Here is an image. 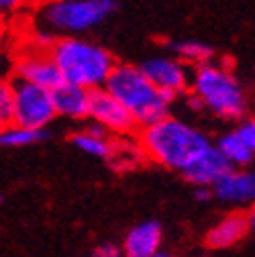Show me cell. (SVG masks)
<instances>
[{
  "label": "cell",
  "mask_w": 255,
  "mask_h": 257,
  "mask_svg": "<svg viewBox=\"0 0 255 257\" xmlns=\"http://www.w3.org/2000/svg\"><path fill=\"white\" fill-rule=\"evenodd\" d=\"M139 145L145 153V159L184 174V170L212 143L200 128L180 118L166 116L141 128Z\"/></svg>",
  "instance_id": "obj_1"
},
{
  "label": "cell",
  "mask_w": 255,
  "mask_h": 257,
  "mask_svg": "<svg viewBox=\"0 0 255 257\" xmlns=\"http://www.w3.org/2000/svg\"><path fill=\"white\" fill-rule=\"evenodd\" d=\"M49 55L55 61L63 82L80 86L88 92L104 88L116 66L114 57L102 45L82 37L55 39Z\"/></svg>",
  "instance_id": "obj_2"
},
{
  "label": "cell",
  "mask_w": 255,
  "mask_h": 257,
  "mask_svg": "<svg viewBox=\"0 0 255 257\" xmlns=\"http://www.w3.org/2000/svg\"><path fill=\"white\" fill-rule=\"evenodd\" d=\"M192 104L208 108L220 118H243L247 110V94L239 78L231 72V63H204L196 68L190 82Z\"/></svg>",
  "instance_id": "obj_3"
},
{
  "label": "cell",
  "mask_w": 255,
  "mask_h": 257,
  "mask_svg": "<svg viewBox=\"0 0 255 257\" xmlns=\"http://www.w3.org/2000/svg\"><path fill=\"white\" fill-rule=\"evenodd\" d=\"M104 90L133 114L141 128L166 118L174 100L159 92L145 78L139 66L131 63H116L104 84Z\"/></svg>",
  "instance_id": "obj_4"
},
{
  "label": "cell",
  "mask_w": 255,
  "mask_h": 257,
  "mask_svg": "<svg viewBox=\"0 0 255 257\" xmlns=\"http://www.w3.org/2000/svg\"><path fill=\"white\" fill-rule=\"evenodd\" d=\"M114 11L116 3L112 0H57L41 7L39 27L53 37H78L100 25Z\"/></svg>",
  "instance_id": "obj_5"
},
{
  "label": "cell",
  "mask_w": 255,
  "mask_h": 257,
  "mask_svg": "<svg viewBox=\"0 0 255 257\" xmlns=\"http://www.w3.org/2000/svg\"><path fill=\"white\" fill-rule=\"evenodd\" d=\"M15 86V110H13V124L45 131V126L55 118V104L51 90L17 82Z\"/></svg>",
  "instance_id": "obj_6"
},
{
  "label": "cell",
  "mask_w": 255,
  "mask_h": 257,
  "mask_svg": "<svg viewBox=\"0 0 255 257\" xmlns=\"http://www.w3.org/2000/svg\"><path fill=\"white\" fill-rule=\"evenodd\" d=\"M139 68L145 78L170 98H176L178 94L186 92L190 88V82H192V74H190L188 66L176 57L155 55L145 59Z\"/></svg>",
  "instance_id": "obj_7"
},
{
  "label": "cell",
  "mask_w": 255,
  "mask_h": 257,
  "mask_svg": "<svg viewBox=\"0 0 255 257\" xmlns=\"http://www.w3.org/2000/svg\"><path fill=\"white\" fill-rule=\"evenodd\" d=\"M88 116L94 120V124L104 128L108 135H118V137L131 135L135 131V126H139L133 114L118 100H114L104 88L90 92Z\"/></svg>",
  "instance_id": "obj_8"
},
{
  "label": "cell",
  "mask_w": 255,
  "mask_h": 257,
  "mask_svg": "<svg viewBox=\"0 0 255 257\" xmlns=\"http://www.w3.org/2000/svg\"><path fill=\"white\" fill-rule=\"evenodd\" d=\"M15 74L19 82H27V84H33L45 90H55L63 82L51 55L45 51H33V49L23 53L17 59Z\"/></svg>",
  "instance_id": "obj_9"
},
{
  "label": "cell",
  "mask_w": 255,
  "mask_h": 257,
  "mask_svg": "<svg viewBox=\"0 0 255 257\" xmlns=\"http://www.w3.org/2000/svg\"><path fill=\"white\" fill-rule=\"evenodd\" d=\"M231 170L233 168L229 166L227 159L218 153L214 145H210L200 157H196L184 170V178L196 188H214Z\"/></svg>",
  "instance_id": "obj_10"
},
{
  "label": "cell",
  "mask_w": 255,
  "mask_h": 257,
  "mask_svg": "<svg viewBox=\"0 0 255 257\" xmlns=\"http://www.w3.org/2000/svg\"><path fill=\"white\" fill-rule=\"evenodd\" d=\"M212 194L227 204L255 202V172L253 170H231L212 188Z\"/></svg>",
  "instance_id": "obj_11"
},
{
  "label": "cell",
  "mask_w": 255,
  "mask_h": 257,
  "mask_svg": "<svg viewBox=\"0 0 255 257\" xmlns=\"http://www.w3.org/2000/svg\"><path fill=\"white\" fill-rule=\"evenodd\" d=\"M162 224L155 220H145L139 222L126 233L120 249L124 257H151L159 253V245H162Z\"/></svg>",
  "instance_id": "obj_12"
},
{
  "label": "cell",
  "mask_w": 255,
  "mask_h": 257,
  "mask_svg": "<svg viewBox=\"0 0 255 257\" xmlns=\"http://www.w3.org/2000/svg\"><path fill=\"white\" fill-rule=\"evenodd\" d=\"M53 94V104H55V112L63 114L68 118H84L88 116L90 110V92L68 84V82H61L55 90H51Z\"/></svg>",
  "instance_id": "obj_13"
},
{
  "label": "cell",
  "mask_w": 255,
  "mask_h": 257,
  "mask_svg": "<svg viewBox=\"0 0 255 257\" xmlns=\"http://www.w3.org/2000/svg\"><path fill=\"white\" fill-rule=\"evenodd\" d=\"M249 233L247 214L231 212L222 220H218L214 227L206 233V245L212 249H227L239 243Z\"/></svg>",
  "instance_id": "obj_14"
},
{
  "label": "cell",
  "mask_w": 255,
  "mask_h": 257,
  "mask_svg": "<svg viewBox=\"0 0 255 257\" xmlns=\"http://www.w3.org/2000/svg\"><path fill=\"white\" fill-rule=\"evenodd\" d=\"M72 143L82 149L84 153L88 155H96V157H108L110 155V149H112V141L108 137V133L104 128H100L98 124H90L84 131L76 133L72 137Z\"/></svg>",
  "instance_id": "obj_15"
},
{
  "label": "cell",
  "mask_w": 255,
  "mask_h": 257,
  "mask_svg": "<svg viewBox=\"0 0 255 257\" xmlns=\"http://www.w3.org/2000/svg\"><path fill=\"white\" fill-rule=\"evenodd\" d=\"M216 149H218V153L222 155L229 162V166L233 168V170H239V168H245V166H249L251 162H253V153L247 149V145L241 141V137L235 133V131H231V133H225L218 141H216V145H214Z\"/></svg>",
  "instance_id": "obj_16"
},
{
  "label": "cell",
  "mask_w": 255,
  "mask_h": 257,
  "mask_svg": "<svg viewBox=\"0 0 255 257\" xmlns=\"http://www.w3.org/2000/svg\"><path fill=\"white\" fill-rule=\"evenodd\" d=\"M110 164L114 170H131V168H137L143 159H145V153L139 145V141H131V139H120V141H112V149H110Z\"/></svg>",
  "instance_id": "obj_17"
},
{
  "label": "cell",
  "mask_w": 255,
  "mask_h": 257,
  "mask_svg": "<svg viewBox=\"0 0 255 257\" xmlns=\"http://www.w3.org/2000/svg\"><path fill=\"white\" fill-rule=\"evenodd\" d=\"M168 49L182 63H196L198 68L204 66V63H210L212 59V49L200 41H176V43H170Z\"/></svg>",
  "instance_id": "obj_18"
},
{
  "label": "cell",
  "mask_w": 255,
  "mask_h": 257,
  "mask_svg": "<svg viewBox=\"0 0 255 257\" xmlns=\"http://www.w3.org/2000/svg\"><path fill=\"white\" fill-rule=\"evenodd\" d=\"M43 139H45V131H35V128H25L17 124H7L0 128V145L3 147H27Z\"/></svg>",
  "instance_id": "obj_19"
},
{
  "label": "cell",
  "mask_w": 255,
  "mask_h": 257,
  "mask_svg": "<svg viewBox=\"0 0 255 257\" xmlns=\"http://www.w3.org/2000/svg\"><path fill=\"white\" fill-rule=\"evenodd\" d=\"M15 110V86L0 78V126L13 124Z\"/></svg>",
  "instance_id": "obj_20"
},
{
  "label": "cell",
  "mask_w": 255,
  "mask_h": 257,
  "mask_svg": "<svg viewBox=\"0 0 255 257\" xmlns=\"http://www.w3.org/2000/svg\"><path fill=\"white\" fill-rule=\"evenodd\" d=\"M235 133L241 137V141L247 145V149L255 155V118H243L237 124Z\"/></svg>",
  "instance_id": "obj_21"
},
{
  "label": "cell",
  "mask_w": 255,
  "mask_h": 257,
  "mask_svg": "<svg viewBox=\"0 0 255 257\" xmlns=\"http://www.w3.org/2000/svg\"><path fill=\"white\" fill-rule=\"evenodd\" d=\"M92 257H124V253L114 243H102L92 251Z\"/></svg>",
  "instance_id": "obj_22"
},
{
  "label": "cell",
  "mask_w": 255,
  "mask_h": 257,
  "mask_svg": "<svg viewBox=\"0 0 255 257\" xmlns=\"http://www.w3.org/2000/svg\"><path fill=\"white\" fill-rule=\"evenodd\" d=\"M19 9V5L15 3V0H0V19H3L5 15H11Z\"/></svg>",
  "instance_id": "obj_23"
},
{
  "label": "cell",
  "mask_w": 255,
  "mask_h": 257,
  "mask_svg": "<svg viewBox=\"0 0 255 257\" xmlns=\"http://www.w3.org/2000/svg\"><path fill=\"white\" fill-rule=\"evenodd\" d=\"M196 200H202V202H206V200H210L214 194H212V188H196Z\"/></svg>",
  "instance_id": "obj_24"
},
{
  "label": "cell",
  "mask_w": 255,
  "mask_h": 257,
  "mask_svg": "<svg viewBox=\"0 0 255 257\" xmlns=\"http://www.w3.org/2000/svg\"><path fill=\"white\" fill-rule=\"evenodd\" d=\"M247 224H249V231H253V233H255V208L247 214Z\"/></svg>",
  "instance_id": "obj_25"
},
{
  "label": "cell",
  "mask_w": 255,
  "mask_h": 257,
  "mask_svg": "<svg viewBox=\"0 0 255 257\" xmlns=\"http://www.w3.org/2000/svg\"><path fill=\"white\" fill-rule=\"evenodd\" d=\"M5 49V33H3V29H0V53H3Z\"/></svg>",
  "instance_id": "obj_26"
},
{
  "label": "cell",
  "mask_w": 255,
  "mask_h": 257,
  "mask_svg": "<svg viewBox=\"0 0 255 257\" xmlns=\"http://www.w3.org/2000/svg\"><path fill=\"white\" fill-rule=\"evenodd\" d=\"M151 257H174L172 253H164V251H159V253H155V255H151Z\"/></svg>",
  "instance_id": "obj_27"
},
{
  "label": "cell",
  "mask_w": 255,
  "mask_h": 257,
  "mask_svg": "<svg viewBox=\"0 0 255 257\" xmlns=\"http://www.w3.org/2000/svg\"><path fill=\"white\" fill-rule=\"evenodd\" d=\"M0 204H3V196H0Z\"/></svg>",
  "instance_id": "obj_28"
},
{
  "label": "cell",
  "mask_w": 255,
  "mask_h": 257,
  "mask_svg": "<svg viewBox=\"0 0 255 257\" xmlns=\"http://www.w3.org/2000/svg\"><path fill=\"white\" fill-rule=\"evenodd\" d=\"M0 23H3V19H0Z\"/></svg>",
  "instance_id": "obj_29"
},
{
  "label": "cell",
  "mask_w": 255,
  "mask_h": 257,
  "mask_svg": "<svg viewBox=\"0 0 255 257\" xmlns=\"http://www.w3.org/2000/svg\"><path fill=\"white\" fill-rule=\"evenodd\" d=\"M0 128H3V126H0Z\"/></svg>",
  "instance_id": "obj_30"
}]
</instances>
